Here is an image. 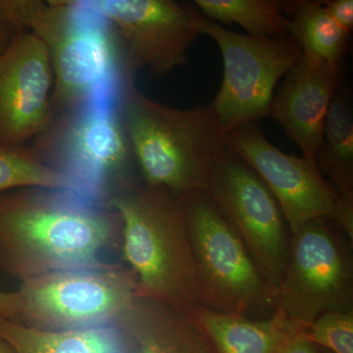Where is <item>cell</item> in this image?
I'll return each instance as SVG.
<instances>
[{"instance_id":"obj_1","label":"cell","mask_w":353,"mask_h":353,"mask_svg":"<svg viewBox=\"0 0 353 353\" xmlns=\"http://www.w3.org/2000/svg\"><path fill=\"white\" fill-rule=\"evenodd\" d=\"M121 222L68 190L24 188L0 197V266L22 282L99 263Z\"/></svg>"},{"instance_id":"obj_2","label":"cell","mask_w":353,"mask_h":353,"mask_svg":"<svg viewBox=\"0 0 353 353\" xmlns=\"http://www.w3.org/2000/svg\"><path fill=\"white\" fill-rule=\"evenodd\" d=\"M0 23L32 32L46 46L54 78V109L65 112L120 97L132 82L110 26L74 0H0Z\"/></svg>"},{"instance_id":"obj_3","label":"cell","mask_w":353,"mask_h":353,"mask_svg":"<svg viewBox=\"0 0 353 353\" xmlns=\"http://www.w3.org/2000/svg\"><path fill=\"white\" fill-rule=\"evenodd\" d=\"M132 157L146 185L180 201L206 194L216 165L229 150L212 106L181 110L141 94L132 82L120 97Z\"/></svg>"},{"instance_id":"obj_4","label":"cell","mask_w":353,"mask_h":353,"mask_svg":"<svg viewBox=\"0 0 353 353\" xmlns=\"http://www.w3.org/2000/svg\"><path fill=\"white\" fill-rule=\"evenodd\" d=\"M121 222L123 254L139 296L189 315L201 306L196 260L183 203L169 192L128 187L108 203Z\"/></svg>"},{"instance_id":"obj_5","label":"cell","mask_w":353,"mask_h":353,"mask_svg":"<svg viewBox=\"0 0 353 353\" xmlns=\"http://www.w3.org/2000/svg\"><path fill=\"white\" fill-rule=\"evenodd\" d=\"M120 97H102L65 111L32 150L71 183L73 192L106 206L128 188L132 157Z\"/></svg>"},{"instance_id":"obj_6","label":"cell","mask_w":353,"mask_h":353,"mask_svg":"<svg viewBox=\"0 0 353 353\" xmlns=\"http://www.w3.org/2000/svg\"><path fill=\"white\" fill-rule=\"evenodd\" d=\"M183 203L201 306L252 319L273 314L277 309V294L217 206L206 194L188 197Z\"/></svg>"},{"instance_id":"obj_7","label":"cell","mask_w":353,"mask_h":353,"mask_svg":"<svg viewBox=\"0 0 353 353\" xmlns=\"http://www.w3.org/2000/svg\"><path fill=\"white\" fill-rule=\"evenodd\" d=\"M20 321L44 330L115 325L139 296L136 276L102 262L25 281Z\"/></svg>"},{"instance_id":"obj_8","label":"cell","mask_w":353,"mask_h":353,"mask_svg":"<svg viewBox=\"0 0 353 353\" xmlns=\"http://www.w3.org/2000/svg\"><path fill=\"white\" fill-rule=\"evenodd\" d=\"M199 28L222 55V83L210 105L223 131L228 134L270 116L279 83L301 58L296 41L238 34L202 14Z\"/></svg>"},{"instance_id":"obj_9","label":"cell","mask_w":353,"mask_h":353,"mask_svg":"<svg viewBox=\"0 0 353 353\" xmlns=\"http://www.w3.org/2000/svg\"><path fill=\"white\" fill-rule=\"evenodd\" d=\"M333 225L311 221L290 236L277 308L304 329L329 311L353 312L352 253Z\"/></svg>"},{"instance_id":"obj_10","label":"cell","mask_w":353,"mask_h":353,"mask_svg":"<svg viewBox=\"0 0 353 353\" xmlns=\"http://www.w3.org/2000/svg\"><path fill=\"white\" fill-rule=\"evenodd\" d=\"M106 21L115 34L130 73L145 69L153 78L188 63L201 34V13L172 0H74Z\"/></svg>"},{"instance_id":"obj_11","label":"cell","mask_w":353,"mask_h":353,"mask_svg":"<svg viewBox=\"0 0 353 353\" xmlns=\"http://www.w3.org/2000/svg\"><path fill=\"white\" fill-rule=\"evenodd\" d=\"M206 194L239 234L278 301L292 234L275 197L230 150L216 165Z\"/></svg>"},{"instance_id":"obj_12","label":"cell","mask_w":353,"mask_h":353,"mask_svg":"<svg viewBox=\"0 0 353 353\" xmlns=\"http://www.w3.org/2000/svg\"><path fill=\"white\" fill-rule=\"evenodd\" d=\"M227 146L259 176L277 201L290 234L311 221L331 220L338 194L314 160L288 154L257 123L228 132Z\"/></svg>"},{"instance_id":"obj_13","label":"cell","mask_w":353,"mask_h":353,"mask_svg":"<svg viewBox=\"0 0 353 353\" xmlns=\"http://www.w3.org/2000/svg\"><path fill=\"white\" fill-rule=\"evenodd\" d=\"M54 78L46 46L19 31L0 54V146L22 148L54 121Z\"/></svg>"},{"instance_id":"obj_14","label":"cell","mask_w":353,"mask_h":353,"mask_svg":"<svg viewBox=\"0 0 353 353\" xmlns=\"http://www.w3.org/2000/svg\"><path fill=\"white\" fill-rule=\"evenodd\" d=\"M339 73V69L301 57L283 78L272 101L270 116L303 157L314 161L330 105L341 85Z\"/></svg>"},{"instance_id":"obj_15","label":"cell","mask_w":353,"mask_h":353,"mask_svg":"<svg viewBox=\"0 0 353 353\" xmlns=\"http://www.w3.org/2000/svg\"><path fill=\"white\" fill-rule=\"evenodd\" d=\"M115 325L132 353H212L189 315L148 297H137Z\"/></svg>"},{"instance_id":"obj_16","label":"cell","mask_w":353,"mask_h":353,"mask_svg":"<svg viewBox=\"0 0 353 353\" xmlns=\"http://www.w3.org/2000/svg\"><path fill=\"white\" fill-rule=\"evenodd\" d=\"M189 316L212 353H282L294 336L306 330L279 308L262 319L215 312L203 306Z\"/></svg>"},{"instance_id":"obj_17","label":"cell","mask_w":353,"mask_h":353,"mask_svg":"<svg viewBox=\"0 0 353 353\" xmlns=\"http://www.w3.org/2000/svg\"><path fill=\"white\" fill-rule=\"evenodd\" d=\"M0 339L15 353H128L116 325L44 330L0 320Z\"/></svg>"},{"instance_id":"obj_18","label":"cell","mask_w":353,"mask_h":353,"mask_svg":"<svg viewBox=\"0 0 353 353\" xmlns=\"http://www.w3.org/2000/svg\"><path fill=\"white\" fill-rule=\"evenodd\" d=\"M315 162L338 194L353 204V115L347 90L339 85L330 105Z\"/></svg>"},{"instance_id":"obj_19","label":"cell","mask_w":353,"mask_h":353,"mask_svg":"<svg viewBox=\"0 0 353 353\" xmlns=\"http://www.w3.org/2000/svg\"><path fill=\"white\" fill-rule=\"evenodd\" d=\"M290 38L301 50V57L311 61L340 70L350 32L327 12L323 2H289Z\"/></svg>"},{"instance_id":"obj_20","label":"cell","mask_w":353,"mask_h":353,"mask_svg":"<svg viewBox=\"0 0 353 353\" xmlns=\"http://www.w3.org/2000/svg\"><path fill=\"white\" fill-rule=\"evenodd\" d=\"M196 6L206 19L223 24H236L253 38H290L289 2L278 0H196Z\"/></svg>"},{"instance_id":"obj_21","label":"cell","mask_w":353,"mask_h":353,"mask_svg":"<svg viewBox=\"0 0 353 353\" xmlns=\"http://www.w3.org/2000/svg\"><path fill=\"white\" fill-rule=\"evenodd\" d=\"M24 188L73 192L68 179L44 162L32 148L0 146V194Z\"/></svg>"},{"instance_id":"obj_22","label":"cell","mask_w":353,"mask_h":353,"mask_svg":"<svg viewBox=\"0 0 353 353\" xmlns=\"http://www.w3.org/2000/svg\"><path fill=\"white\" fill-rule=\"evenodd\" d=\"M306 336L314 345L334 353H353V312L329 311L306 329Z\"/></svg>"},{"instance_id":"obj_23","label":"cell","mask_w":353,"mask_h":353,"mask_svg":"<svg viewBox=\"0 0 353 353\" xmlns=\"http://www.w3.org/2000/svg\"><path fill=\"white\" fill-rule=\"evenodd\" d=\"M327 12L341 28L350 32L353 28L352 0H332L323 2Z\"/></svg>"},{"instance_id":"obj_24","label":"cell","mask_w":353,"mask_h":353,"mask_svg":"<svg viewBox=\"0 0 353 353\" xmlns=\"http://www.w3.org/2000/svg\"><path fill=\"white\" fill-rule=\"evenodd\" d=\"M21 299L18 292H9L0 289V320L20 322Z\"/></svg>"},{"instance_id":"obj_25","label":"cell","mask_w":353,"mask_h":353,"mask_svg":"<svg viewBox=\"0 0 353 353\" xmlns=\"http://www.w3.org/2000/svg\"><path fill=\"white\" fill-rule=\"evenodd\" d=\"M305 331L294 336L282 353H318L314 343H311L306 336Z\"/></svg>"},{"instance_id":"obj_26","label":"cell","mask_w":353,"mask_h":353,"mask_svg":"<svg viewBox=\"0 0 353 353\" xmlns=\"http://www.w3.org/2000/svg\"><path fill=\"white\" fill-rule=\"evenodd\" d=\"M16 34H17V32L15 30L0 23V54L6 50L7 46L10 44Z\"/></svg>"},{"instance_id":"obj_27","label":"cell","mask_w":353,"mask_h":353,"mask_svg":"<svg viewBox=\"0 0 353 353\" xmlns=\"http://www.w3.org/2000/svg\"><path fill=\"white\" fill-rule=\"evenodd\" d=\"M2 341L1 339H0V353H7L6 348L3 347V345H2Z\"/></svg>"}]
</instances>
